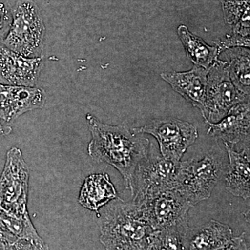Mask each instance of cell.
<instances>
[{"label":"cell","instance_id":"obj_1","mask_svg":"<svg viewBox=\"0 0 250 250\" xmlns=\"http://www.w3.org/2000/svg\"><path fill=\"white\" fill-rule=\"evenodd\" d=\"M91 133L88 152L93 160L114 167L131 191L136 167L150 149L149 139L125 124L110 125L86 115Z\"/></svg>","mask_w":250,"mask_h":250},{"label":"cell","instance_id":"obj_2","mask_svg":"<svg viewBox=\"0 0 250 250\" xmlns=\"http://www.w3.org/2000/svg\"><path fill=\"white\" fill-rule=\"evenodd\" d=\"M98 213L100 240L106 250H147L153 229L139 206L120 197Z\"/></svg>","mask_w":250,"mask_h":250},{"label":"cell","instance_id":"obj_3","mask_svg":"<svg viewBox=\"0 0 250 250\" xmlns=\"http://www.w3.org/2000/svg\"><path fill=\"white\" fill-rule=\"evenodd\" d=\"M225 170L224 153L218 146H213L200 160L179 162L175 190L194 207L209 198Z\"/></svg>","mask_w":250,"mask_h":250},{"label":"cell","instance_id":"obj_4","mask_svg":"<svg viewBox=\"0 0 250 250\" xmlns=\"http://www.w3.org/2000/svg\"><path fill=\"white\" fill-rule=\"evenodd\" d=\"M11 11L12 22L2 45L24 57H41L45 27L39 6L31 0H21Z\"/></svg>","mask_w":250,"mask_h":250},{"label":"cell","instance_id":"obj_5","mask_svg":"<svg viewBox=\"0 0 250 250\" xmlns=\"http://www.w3.org/2000/svg\"><path fill=\"white\" fill-rule=\"evenodd\" d=\"M179 162L167 160L152 145L140 161L133 179V202L140 205L164 192L175 190Z\"/></svg>","mask_w":250,"mask_h":250},{"label":"cell","instance_id":"obj_6","mask_svg":"<svg viewBox=\"0 0 250 250\" xmlns=\"http://www.w3.org/2000/svg\"><path fill=\"white\" fill-rule=\"evenodd\" d=\"M29 170L22 151L12 147L6 154L0 177V209L18 218L29 217L27 210Z\"/></svg>","mask_w":250,"mask_h":250},{"label":"cell","instance_id":"obj_7","mask_svg":"<svg viewBox=\"0 0 250 250\" xmlns=\"http://www.w3.org/2000/svg\"><path fill=\"white\" fill-rule=\"evenodd\" d=\"M250 100L231 82L225 61L218 59L208 69L205 105L202 113L207 124L218 123L235 105Z\"/></svg>","mask_w":250,"mask_h":250},{"label":"cell","instance_id":"obj_8","mask_svg":"<svg viewBox=\"0 0 250 250\" xmlns=\"http://www.w3.org/2000/svg\"><path fill=\"white\" fill-rule=\"evenodd\" d=\"M132 129L138 134L154 136L159 143L161 155L174 162H180L187 149L198 138L196 126L177 118L152 120L147 125Z\"/></svg>","mask_w":250,"mask_h":250},{"label":"cell","instance_id":"obj_9","mask_svg":"<svg viewBox=\"0 0 250 250\" xmlns=\"http://www.w3.org/2000/svg\"><path fill=\"white\" fill-rule=\"evenodd\" d=\"M139 206L153 231L188 224L189 210L192 207L177 190L164 192Z\"/></svg>","mask_w":250,"mask_h":250},{"label":"cell","instance_id":"obj_10","mask_svg":"<svg viewBox=\"0 0 250 250\" xmlns=\"http://www.w3.org/2000/svg\"><path fill=\"white\" fill-rule=\"evenodd\" d=\"M42 67L41 57L29 58L0 45V83L35 87Z\"/></svg>","mask_w":250,"mask_h":250},{"label":"cell","instance_id":"obj_11","mask_svg":"<svg viewBox=\"0 0 250 250\" xmlns=\"http://www.w3.org/2000/svg\"><path fill=\"white\" fill-rule=\"evenodd\" d=\"M45 100L41 88L0 83V120L14 121L28 111L43 107Z\"/></svg>","mask_w":250,"mask_h":250},{"label":"cell","instance_id":"obj_12","mask_svg":"<svg viewBox=\"0 0 250 250\" xmlns=\"http://www.w3.org/2000/svg\"><path fill=\"white\" fill-rule=\"evenodd\" d=\"M208 125L207 134L223 140L224 143L231 146L241 142L249 143L250 100L235 105L221 121Z\"/></svg>","mask_w":250,"mask_h":250},{"label":"cell","instance_id":"obj_13","mask_svg":"<svg viewBox=\"0 0 250 250\" xmlns=\"http://www.w3.org/2000/svg\"><path fill=\"white\" fill-rule=\"evenodd\" d=\"M208 71L195 65L188 71L163 72L161 77L174 91L202 111L205 103Z\"/></svg>","mask_w":250,"mask_h":250},{"label":"cell","instance_id":"obj_14","mask_svg":"<svg viewBox=\"0 0 250 250\" xmlns=\"http://www.w3.org/2000/svg\"><path fill=\"white\" fill-rule=\"evenodd\" d=\"M233 231L226 224L211 220L197 227H189L184 238L185 250H223L232 241Z\"/></svg>","mask_w":250,"mask_h":250},{"label":"cell","instance_id":"obj_15","mask_svg":"<svg viewBox=\"0 0 250 250\" xmlns=\"http://www.w3.org/2000/svg\"><path fill=\"white\" fill-rule=\"evenodd\" d=\"M225 145L229 158L227 190L234 196L248 200L250 196V146L236 152L233 146Z\"/></svg>","mask_w":250,"mask_h":250},{"label":"cell","instance_id":"obj_16","mask_svg":"<svg viewBox=\"0 0 250 250\" xmlns=\"http://www.w3.org/2000/svg\"><path fill=\"white\" fill-rule=\"evenodd\" d=\"M118 197L108 174H92L85 179L81 187L79 203L87 209L98 213L100 208Z\"/></svg>","mask_w":250,"mask_h":250},{"label":"cell","instance_id":"obj_17","mask_svg":"<svg viewBox=\"0 0 250 250\" xmlns=\"http://www.w3.org/2000/svg\"><path fill=\"white\" fill-rule=\"evenodd\" d=\"M177 34L182 41L188 57L195 66L208 70L218 59L220 51L215 46L208 45L201 38L192 34L188 28L181 24L177 28Z\"/></svg>","mask_w":250,"mask_h":250},{"label":"cell","instance_id":"obj_18","mask_svg":"<svg viewBox=\"0 0 250 250\" xmlns=\"http://www.w3.org/2000/svg\"><path fill=\"white\" fill-rule=\"evenodd\" d=\"M226 54L229 75L237 89L250 96V49L246 47H233L223 51Z\"/></svg>","mask_w":250,"mask_h":250},{"label":"cell","instance_id":"obj_19","mask_svg":"<svg viewBox=\"0 0 250 250\" xmlns=\"http://www.w3.org/2000/svg\"><path fill=\"white\" fill-rule=\"evenodd\" d=\"M225 22L233 34L250 38V0H221Z\"/></svg>","mask_w":250,"mask_h":250},{"label":"cell","instance_id":"obj_20","mask_svg":"<svg viewBox=\"0 0 250 250\" xmlns=\"http://www.w3.org/2000/svg\"><path fill=\"white\" fill-rule=\"evenodd\" d=\"M188 224L154 231L149 237L147 250H185L184 238Z\"/></svg>","mask_w":250,"mask_h":250},{"label":"cell","instance_id":"obj_21","mask_svg":"<svg viewBox=\"0 0 250 250\" xmlns=\"http://www.w3.org/2000/svg\"><path fill=\"white\" fill-rule=\"evenodd\" d=\"M0 223L18 240L31 242L36 246H42L45 242L39 236L30 217L18 218L6 214L0 209Z\"/></svg>","mask_w":250,"mask_h":250},{"label":"cell","instance_id":"obj_22","mask_svg":"<svg viewBox=\"0 0 250 250\" xmlns=\"http://www.w3.org/2000/svg\"><path fill=\"white\" fill-rule=\"evenodd\" d=\"M12 22L11 11L0 0V45L7 36Z\"/></svg>","mask_w":250,"mask_h":250},{"label":"cell","instance_id":"obj_23","mask_svg":"<svg viewBox=\"0 0 250 250\" xmlns=\"http://www.w3.org/2000/svg\"><path fill=\"white\" fill-rule=\"evenodd\" d=\"M223 250H249L246 239V233L241 236L233 237L231 243Z\"/></svg>","mask_w":250,"mask_h":250},{"label":"cell","instance_id":"obj_24","mask_svg":"<svg viewBox=\"0 0 250 250\" xmlns=\"http://www.w3.org/2000/svg\"><path fill=\"white\" fill-rule=\"evenodd\" d=\"M17 241L16 237L0 232V250H16L15 243Z\"/></svg>","mask_w":250,"mask_h":250},{"label":"cell","instance_id":"obj_25","mask_svg":"<svg viewBox=\"0 0 250 250\" xmlns=\"http://www.w3.org/2000/svg\"><path fill=\"white\" fill-rule=\"evenodd\" d=\"M34 245L24 240H18L15 243V248L16 250H34Z\"/></svg>","mask_w":250,"mask_h":250},{"label":"cell","instance_id":"obj_26","mask_svg":"<svg viewBox=\"0 0 250 250\" xmlns=\"http://www.w3.org/2000/svg\"><path fill=\"white\" fill-rule=\"evenodd\" d=\"M12 129L10 127H5L1 124V120H0V136H4V135L9 134Z\"/></svg>","mask_w":250,"mask_h":250},{"label":"cell","instance_id":"obj_27","mask_svg":"<svg viewBox=\"0 0 250 250\" xmlns=\"http://www.w3.org/2000/svg\"><path fill=\"white\" fill-rule=\"evenodd\" d=\"M34 250H49V249L47 243H45V244L42 245V246L34 245Z\"/></svg>","mask_w":250,"mask_h":250},{"label":"cell","instance_id":"obj_28","mask_svg":"<svg viewBox=\"0 0 250 250\" xmlns=\"http://www.w3.org/2000/svg\"><path fill=\"white\" fill-rule=\"evenodd\" d=\"M0 232L4 233V234L5 235H7V236H13L12 234H11V233H10L9 231H8L6 229L4 228V226H3V225H1V223H0Z\"/></svg>","mask_w":250,"mask_h":250}]
</instances>
